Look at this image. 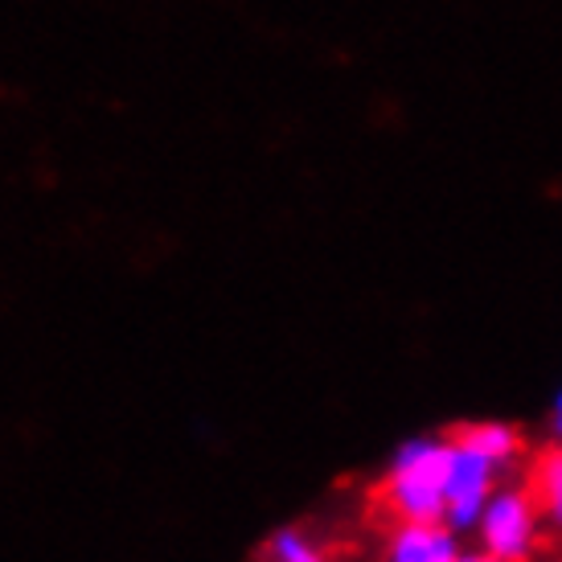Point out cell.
<instances>
[{
	"label": "cell",
	"instance_id": "6da1fadb",
	"mask_svg": "<svg viewBox=\"0 0 562 562\" xmlns=\"http://www.w3.org/2000/svg\"><path fill=\"white\" fill-rule=\"evenodd\" d=\"M448 456V436H415L394 448L391 472L382 481V501L403 526H439Z\"/></svg>",
	"mask_w": 562,
	"mask_h": 562
},
{
	"label": "cell",
	"instance_id": "7a4b0ae2",
	"mask_svg": "<svg viewBox=\"0 0 562 562\" xmlns=\"http://www.w3.org/2000/svg\"><path fill=\"white\" fill-rule=\"evenodd\" d=\"M476 533L484 542V554L497 562H526L538 550V533H542V517L533 509V501L526 488H493L484 497L481 521Z\"/></svg>",
	"mask_w": 562,
	"mask_h": 562
},
{
	"label": "cell",
	"instance_id": "3957f363",
	"mask_svg": "<svg viewBox=\"0 0 562 562\" xmlns=\"http://www.w3.org/2000/svg\"><path fill=\"white\" fill-rule=\"evenodd\" d=\"M460 538L443 526H398L386 547V562H456Z\"/></svg>",
	"mask_w": 562,
	"mask_h": 562
},
{
	"label": "cell",
	"instance_id": "277c9868",
	"mask_svg": "<svg viewBox=\"0 0 562 562\" xmlns=\"http://www.w3.org/2000/svg\"><path fill=\"white\" fill-rule=\"evenodd\" d=\"M452 443V439H448ZM497 488V469L476 456L464 443H452V456H448V476H443V505L448 501H464V497H488Z\"/></svg>",
	"mask_w": 562,
	"mask_h": 562
},
{
	"label": "cell",
	"instance_id": "5b68a950",
	"mask_svg": "<svg viewBox=\"0 0 562 562\" xmlns=\"http://www.w3.org/2000/svg\"><path fill=\"white\" fill-rule=\"evenodd\" d=\"M452 443H464L476 456H484L493 469H505L514 464V456L521 452V436H517L514 423H501V419H481V423H460L452 436Z\"/></svg>",
	"mask_w": 562,
	"mask_h": 562
},
{
	"label": "cell",
	"instance_id": "8992f818",
	"mask_svg": "<svg viewBox=\"0 0 562 562\" xmlns=\"http://www.w3.org/2000/svg\"><path fill=\"white\" fill-rule=\"evenodd\" d=\"M526 493H530L538 517H550V526H559L562 521V452L559 448H550V452L538 456Z\"/></svg>",
	"mask_w": 562,
	"mask_h": 562
},
{
	"label": "cell",
	"instance_id": "52a82bcc",
	"mask_svg": "<svg viewBox=\"0 0 562 562\" xmlns=\"http://www.w3.org/2000/svg\"><path fill=\"white\" fill-rule=\"evenodd\" d=\"M267 554H271V562H321V550H316V542L304 530L271 533Z\"/></svg>",
	"mask_w": 562,
	"mask_h": 562
},
{
	"label": "cell",
	"instance_id": "ba28073f",
	"mask_svg": "<svg viewBox=\"0 0 562 562\" xmlns=\"http://www.w3.org/2000/svg\"><path fill=\"white\" fill-rule=\"evenodd\" d=\"M559 431H562V398L554 394V398H550V436L559 439Z\"/></svg>",
	"mask_w": 562,
	"mask_h": 562
},
{
	"label": "cell",
	"instance_id": "9c48e42d",
	"mask_svg": "<svg viewBox=\"0 0 562 562\" xmlns=\"http://www.w3.org/2000/svg\"><path fill=\"white\" fill-rule=\"evenodd\" d=\"M456 562H497V559H488L484 550H472V554H464V550H460V559H456Z\"/></svg>",
	"mask_w": 562,
	"mask_h": 562
}]
</instances>
